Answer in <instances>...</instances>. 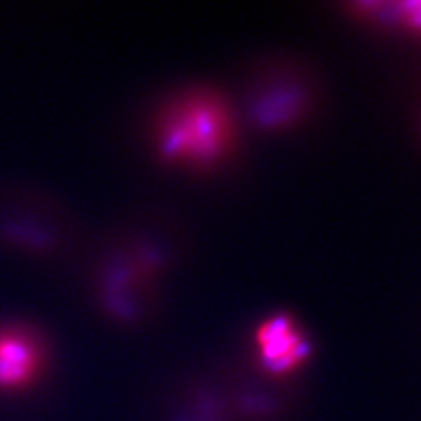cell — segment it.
<instances>
[{
  "label": "cell",
  "instance_id": "obj_1",
  "mask_svg": "<svg viewBox=\"0 0 421 421\" xmlns=\"http://www.w3.org/2000/svg\"><path fill=\"white\" fill-rule=\"evenodd\" d=\"M234 139L232 116L221 99L192 92L169 105L160 118L156 144L165 158L185 165H213Z\"/></svg>",
  "mask_w": 421,
  "mask_h": 421
},
{
  "label": "cell",
  "instance_id": "obj_2",
  "mask_svg": "<svg viewBox=\"0 0 421 421\" xmlns=\"http://www.w3.org/2000/svg\"><path fill=\"white\" fill-rule=\"evenodd\" d=\"M46 367L43 340L27 329H0V393H21L39 381Z\"/></svg>",
  "mask_w": 421,
  "mask_h": 421
},
{
  "label": "cell",
  "instance_id": "obj_3",
  "mask_svg": "<svg viewBox=\"0 0 421 421\" xmlns=\"http://www.w3.org/2000/svg\"><path fill=\"white\" fill-rule=\"evenodd\" d=\"M263 362L271 371L286 372L302 362L305 355L304 344L297 332L286 321H271L258 336Z\"/></svg>",
  "mask_w": 421,
  "mask_h": 421
}]
</instances>
